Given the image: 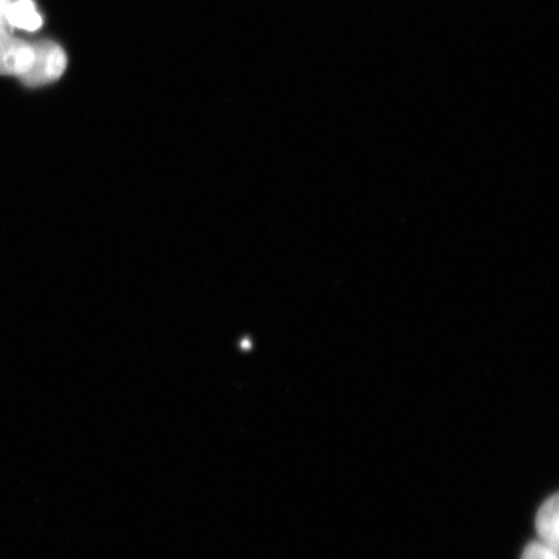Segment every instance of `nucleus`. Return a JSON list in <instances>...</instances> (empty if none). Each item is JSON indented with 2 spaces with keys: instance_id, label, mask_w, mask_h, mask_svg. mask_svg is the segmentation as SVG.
<instances>
[{
  "instance_id": "nucleus-1",
  "label": "nucleus",
  "mask_w": 559,
  "mask_h": 559,
  "mask_svg": "<svg viewBox=\"0 0 559 559\" xmlns=\"http://www.w3.org/2000/svg\"><path fill=\"white\" fill-rule=\"evenodd\" d=\"M34 46V60L21 82L27 87H40L56 82L66 73L68 58L61 46L55 41H39Z\"/></svg>"
},
{
  "instance_id": "nucleus-2",
  "label": "nucleus",
  "mask_w": 559,
  "mask_h": 559,
  "mask_svg": "<svg viewBox=\"0 0 559 559\" xmlns=\"http://www.w3.org/2000/svg\"><path fill=\"white\" fill-rule=\"evenodd\" d=\"M34 60V46L13 37L10 27L0 26V74L23 76Z\"/></svg>"
},
{
  "instance_id": "nucleus-3",
  "label": "nucleus",
  "mask_w": 559,
  "mask_h": 559,
  "mask_svg": "<svg viewBox=\"0 0 559 559\" xmlns=\"http://www.w3.org/2000/svg\"><path fill=\"white\" fill-rule=\"evenodd\" d=\"M536 531L542 543L558 551L559 548V498L551 496L536 515Z\"/></svg>"
},
{
  "instance_id": "nucleus-4",
  "label": "nucleus",
  "mask_w": 559,
  "mask_h": 559,
  "mask_svg": "<svg viewBox=\"0 0 559 559\" xmlns=\"http://www.w3.org/2000/svg\"><path fill=\"white\" fill-rule=\"evenodd\" d=\"M5 19L11 27H19L26 32L38 31L44 25V19L39 15L33 0L10 2L7 7Z\"/></svg>"
},
{
  "instance_id": "nucleus-5",
  "label": "nucleus",
  "mask_w": 559,
  "mask_h": 559,
  "mask_svg": "<svg viewBox=\"0 0 559 559\" xmlns=\"http://www.w3.org/2000/svg\"><path fill=\"white\" fill-rule=\"evenodd\" d=\"M521 559H558V551L542 542H534L527 545Z\"/></svg>"
},
{
  "instance_id": "nucleus-6",
  "label": "nucleus",
  "mask_w": 559,
  "mask_h": 559,
  "mask_svg": "<svg viewBox=\"0 0 559 559\" xmlns=\"http://www.w3.org/2000/svg\"><path fill=\"white\" fill-rule=\"evenodd\" d=\"M10 2L11 0H0V26L10 27L11 29V26L7 23L5 19L7 7H9Z\"/></svg>"
}]
</instances>
